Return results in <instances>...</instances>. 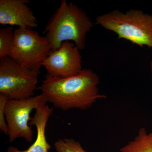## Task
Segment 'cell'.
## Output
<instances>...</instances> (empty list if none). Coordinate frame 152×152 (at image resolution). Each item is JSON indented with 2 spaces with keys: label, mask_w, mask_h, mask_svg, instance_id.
Instances as JSON below:
<instances>
[{
  "label": "cell",
  "mask_w": 152,
  "mask_h": 152,
  "mask_svg": "<svg viewBox=\"0 0 152 152\" xmlns=\"http://www.w3.org/2000/svg\"><path fill=\"white\" fill-rule=\"evenodd\" d=\"M150 67H151V71L152 73V61L151 62V64H150Z\"/></svg>",
  "instance_id": "5bb4252c"
},
{
  "label": "cell",
  "mask_w": 152,
  "mask_h": 152,
  "mask_svg": "<svg viewBox=\"0 0 152 152\" xmlns=\"http://www.w3.org/2000/svg\"><path fill=\"white\" fill-rule=\"evenodd\" d=\"M10 99L6 95L0 94V129L1 131L7 134L8 127L5 117L6 104Z\"/></svg>",
  "instance_id": "4fadbf2b"
},
{
  "label": "cell",
  "mask_w": 152,
  "mask_h": 152,
  "mask_svg": "<svg viewBox=\"0 0 152 152\" xmlns=\"http://www.w3.org/2000/svg\"><path fill=\"white\" fill-rule=\"evenodd\" d=\"M99 77L91 69H84L69 77H53L47 75L39 90L48 102L64 111L74 108L86 110L99 99L107 98L100 94Z\"/></svg>",
  "instance_id": "6da1fadb"
},
{
  "label": "cell",
  "mask_w": 152,
  "mask_h": 152,
  "mask_svg": "<svg viewBox=\"0 0 152 152\" xmlns=\"http://www.w3.org/2000/svg\"><path fill=\"white\" fill-rule=\"evenodd\" d=\"M80 50L72 42L66 41L59 48L51 51L42 64L48 75L66 78L77 75L83 70Z\"/></svg>",
  "instance_id": "52a82bcc"
},
{
  "label": "cell",
  "mask_w": 152,
  "mask_h": 152,
  "mask_svg": "<svg viewBox=\"0 0 152 152\" xmlns=\"http://www.w3.org/2000/svg\"><path fill=\"white\" fill-rule=\"evenodd\" d=\"M95 24L115 33L118 39L152 48V15L141 10L111 11L97 17Z\"/></svg>",
  "instance_id": "3957f363"
},
{
  "label": "cell",
  "mask_w": 152,
  "mask_h": 152,
  "mask_svg": "<svg viewBox=\"0 0 152 152\" xmlns=\"http://www.w3.org/2000/svg\"><path fill=\"white\" fill-rule=\"evenodd\" d=\"M28 0H0V24L18 28H34L37 18L29 7Z\"/></svg>",
  "instance_id": "ba28073f"
},
{
  "label": "cell",
  "mask_w": 152,
  "mask_h": 152,
  "mask_svg": "<svg viewBox=\"0 0 152 152\" xmlns=\"http://www.w3.org/2000/svg\"><path fill=\"white\" fill-rule=\"evenodd\" d=\"M48 102L42 94L23 99L8 101L5 113L10 142L19 138L32 142L34 132L29 125L30 115L33 110L46 105Z\"/></svg>",
  "instance_id": "8992f818"
},
{
  "label": "cell",
  "mask_w": 152,
  "mask_h": 152,
  "mask_svg": "<svg viewBox=\"0 0 152 152\" xmlns=\"http://www.w3.org/2000/svg\"><path fill=\"white\" fill-rule=\"evenodd\" d=\"M57 152H87L80 142L73 139H60L54 144Z\"/></svg>",
  "instance_id": "7c38bea8"
},
{
  "label": "cell",
  "mask_w": 152,
  "mask_h": 152,
  "mask_svg": "<svg viewBox=\"0 0 152 152\" xmlns=\"http://www.w3.org/2000/svg\"><path fill=\"white\" fill-rule=\"evenodd\" d=\"M34 115L30 121V126H34L37 129L36 140L28 149L20 151L13 146L9 147L7 152H49L50 145L47 141L46 128L47 123L53 112V108L48 105L38 108L35 110Z\"/></svg>",
  "instance_id": "9c48e42d"
},
{
  "label": "cell",
  "mask_w": 152,
  "mask_h": 152,
  "mask_svg": "<svg viewBox=\"0 0 152 152\" xmlns=\"http://www.w3.org/2000/svg\"><path fill=\"white\" fill-rule=\"evenodd\" d=\"M39 73L20 65L10 57L0 59V94L12 100L33 96Z\"/></svg>",
  "instance_id": "5b68a950"
},
{
  "label": "cell",
  "mask_w": 152,
  "mask_h": 152,
  "mask_svg": "<svg viewBox=\"0 0 152 152\" xmlns=\"http://www.w3.org/2000/svg\"><path fill=\"white\" fill-rule=\"evenodd\" d=\"M94 26L91 18L83 9L66 0H61L52 15L44 34L52 51L59 48L66 41L72 42L79 50L84 49L88 33Z\"/></svg>",
  "instance_id": "7a4b0ae2"
},
{
  "label": "cell",
  "mask_w": 152,
  "mask_h": 152,
  "mask_svg": "<svg viewBox=\"0 0 152 152\" xmlns=\"http://www.w3.org/2000/svg\"><path fill=\"white\" fill-rule=\"evenodd\" d=\"M14 30L12 27L0 29V59L10 56L15 41Z\"/></svg>",
  "instance_id": "8fae6325"
},
{
  "label": "cell",
  "mask_w": 152,
  "mask_h": 152,
  "mask_svg": "<svg viewBox=\"0 0 152 152\" xmlns=\"http://www.w3.org/2000/svg\"><path fill=\"white\" fill-rule=\"evenodd\" d=\"M120 151L152 152V132L148 133L145 128H141L134 140L122 147Z\"/></svg>",
  "instance_id": "30bf717a"
},
{
  "label": "cell",
  "mask_w": 152,
  "mask_h": 152,
  "mask_svg": "<svg viewBox=\"0 0 152 152\" xmlns=\"http://www.w3.org/2000/svg\"><path fill=\"white\" fill-rule=\"evenodd\" d=\"M15 41L10 58L20 65L40 72L51 51L48 39L30 28L15 29Z\"/></svg>",
  "instance_id": "277c9868"
}]
</instances>
